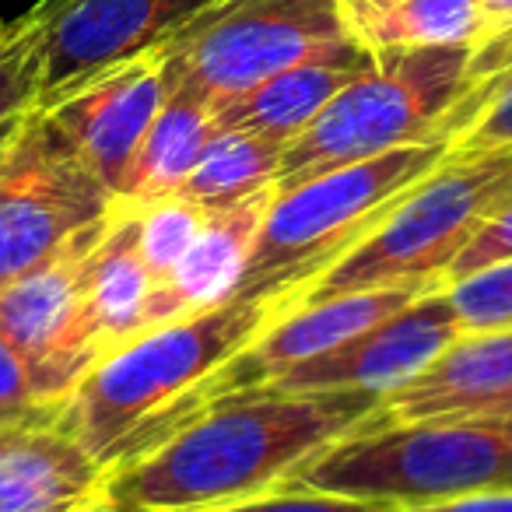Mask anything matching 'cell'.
I'll use <instances>...</instances> for the list:
<instances>
[{"mask_svg":"<svg viewBox=\"0 0 512 512\" xmlns=\"http://www.w3.org/2000/svg\"><path fill=\"white\" fill-rule=\"evenodd\" d=\"M383 414L372 393H242L102 477V512H225Z\"/></svg>","mask_w":512,"mask_h":512,"instance_id":"cell-1","label":"cell"},{"mask_svg":"<svg viewBox=\"0 0 512 512\" xmlns=\"http://www.w3.org/2000/svg\"><path fill=\"white\" fill-rule=\"evenodd\" d=\"M288 309L285 299H228L120 344L64 400L60 425L106 474L137 460L193 421L214 372Z\"/></svg>","mask_w":512,"mask_h":512,"instance_id":"cell-2","label":"cell"},{"mask_svg":"<svg viewBox=\"0 0 512 512\" xmlns=\"http://www.w3.org/2000/svg\"><path fill=\"white\" fill-rule=\"evenodd\" d=\"M449 144L453 141L407 144L278 190L235 299H285L295 309V299L449 155Z\"/></svg>","mask_w":512,"mask_h":512,"instance_id":"cell-3","label":"cell"},{"mask_svg":"<svg viewBox=\"0 0 512 512\" xmlns=\"http://www.w3.org/2000/svg\"><path fill=\"white\" fill-rule=\"evenodd\" d=\"M512 197V148L453 151L393 204L295 306L400 285H446V271L477 228Z\"/></svg>","mask_w":512,"mask_h":512,"instance_id":"cell-4","label":"cell"},{"mask_svg":"<svg viewBox=\"0 0 512 512\" xmlns=\"http://www.w3.org/2000/svg\"><path fill=\"white\" fill-rule=\"evenodd\" d=\"M285 484L376 498L400 509L512 491V435L481 418L383 425V414L302 463Z\"/></svg>","mask_w":512,"mask_h":512,"instance_id":"cell-5","label":"cell"},{"mask_svg":"<svg viewBox=\"0 0 512 512\" xmlns=\"http://www.w3.org/2000/svg\"><path fill=\"white\" fill-rule=\"evenodd\" d=\"M474 46L379 50L355 81L281 155L278 190L425 141H449L446 120L467 95Z\"/></svg>","mask_w":512,"mask_h":512,"instance_id":"cell-6","label":"cell"},{"mask_svg":"<svg viewBox=\"0 0 512 512\" xmlns=\"http://www.w3.org/2000/svg\"><path fill=\"white\" fill-rule=\"evenodd\" d=\"M355 39L341 0H218L155 53L165 92L214 106Z\"/></svg>","mask_w":512,"mask_h":512,"instance_id":"cell-7","label":"cell"},{"mask_svg":"<svg viewBox=\"0 0 512 512\" xmlns=\"http://www.w3.org/2000/svg\"><path fill=\"white\" fill-rule=\"evenodd\" d=\"M113 204L50 116L32 109L0 155V288L81 239Z\"/></svg>","mask_w":512,"mask_h":512,"instance_id":"cell-8","label":"cell"},{"mask_svg":"<svg viewBox=\"0 0 512 512\" xmlns=\"http://www.w3.org/2000/svg\"><path fill=\"white\" fill-rule=\"evenodd\" d=\"M109 221L113 214L36 271L0 288V337L22 355L36 393L53 407L64 404L102 362L85 309V260Z\"/></svg>","mask_w":512,"mask_h":512,"instance_id":"cell-9","label":"cell"},{"mask_svg":"<svg viewBox=\"0 0 512 512\" xmlns=\"http://www.w3.org/2000/svg\"><path fill=\"white\" fill-rule=\"evenodd\" d=\"M218 0H39L25 15L43 53L36 109L144 53Z\"/></svg>","mask_w":512,"mask_h":512,"instance_id":"cell-10","label":"cell"},{"mask_svg":"<svg viewBox=\"0 0 512 512\" xmlns=\"http://www.w3.org/2000/svg\"><path fill=\"white\" fill-rule=\"evenodd\" d=\"M460 320L446 299V285H435L407 302L390 320L344 341L341 348L285 372L267 383V397L281 393H372L390 397L407 386L425 365H432L460 337Z\"/></svg>","mask_w":512,"mask_h":512,"instance_id":"cell-11","label":"cell"},{"mask_svg":"<svg viewBox=\"0 0 512 512\" xmlns=\"http://www.w3.org/2000/svg\"><path fill=\"white\" fill-rule=\"evenodd\" d=\"M428 288L435 285L376 288V292H351V295H337V299L288 309L264 334L253 337L232 362L214 372V379L197 397V414L207 411L211 404H218V400L264 390L267 383L281 379L285 372L299 369V365L341 348L351 337L365 334L376 323L390 320L393 313H400L407 302H414Z\"/></svg>","mask_w":512,"mask_h":512,"instance_id":"cell-12","label":"cell"},{"mask_svg":"<svg viewBox=\"0 0 512 512\" xmlns=\"http://www.w3.org/2000/svg\"><path fill=\"white\" fill-rule=\"evenodd\" d=\"M165 95L169 92H165L162 60L151 50L120 67H109L106 74L85 81L43 113L71 144L81 165L116 200L144 134L165 106Z\"/></svg>","mask_w":512,"mask_h":512,"instance_id":"cell-13","label":"cell"},{"mask_svg":"<svg viewBox=\"0 0 512 512\" xmlns=\"http://www.w3.org/2000/svg\"><path fill=\"white\" fill-rule=\"evenodd\" d=\"M512 400V330L460 334L432 365L383 400V425L477 418Z\"/></svg>","mask_w":512,"mask_h":512,"instance_id":"cell-14","label":"cell"},{"mask_svg":"<svg viewBox=\"0 0 512 512\" xmlns=\"http://www.w3.org/2000/svg\"><path fill=\"white\" fill-rule=\"evenodd\" d=\"M85 309L102 358L120 344L172 323L169 299L137 246V211L113 207V221L85 260Z\"/></svg>","mask_w":512,"mask_h":512,"instance_id":"cell-15","label":"cell"},{"mask_svg":"<svg viewBox=\"0 0 512 512\" xmlns=\"http://www.w3.org/2000/svg\"><path fill=\"white\" fill-rule=\"evenodd\" d=\"M102 477L99 460L60 421L0 432V512H88Z\"/></svg>","mask_w":512,"mask_h":512,"instance_id":"cell-16","label":"cell"},{"mask_svg":"<svg viewBox=\"0 0 512 512\" xmlns=\"http://www.w3.org/2000/svg\"><path fill=\"white\" fill-rule=\"evenodd\" d=\"M369 64L372 50H365L355 39L348 46L302 60V64L260 81L249 92L214 102V123L221 130H249V134H260L288 148L327 109V102Z\"/></svg>","mask_w":512,"mask_h":512,"instance_id":"cell-17","label":"cell"},{"mask_svg":"<svg viewBox=\"0 0 512 512\" xmlns=\"http://www.w3.org/2000/svg\"><path fill=\"white\" fill-rule=\"evenodd\" d=\"M274 193H278V186L239 200V204L207 211L193 246L186 249V256L162 285L176 320L235 299Z\"/></svg>","mask_w":512,"mask_h":512,"instance_id":"cell-18","label":"cell"},{"mask_svg":"<svg viewBox=\"0 0 512 512\" xmlns=\"http://www.w3.org/2000/svg\"><path fill=\"white\" fill-rule=\"evenodd\" d=\"M214 130L218 123H214L211 102L183 92L165 95V106L158 109L155 123L148 127L134 162H130L127 179L116 193V207L141 211L158 200L179 197L186 176L193 172Z\"/></svg>","mask_w":512,"mask_h":512,"instance_id":"cell-19","label":"cell"},{"mask_svg":"<svg viewBox=\"0 0 512 512\" xmlns=\"http://www.w3.org/2000/svg\"><path fill=\"white\" fill-rule=\"evenodd\" d=\"M344 11L358 43L372 53L477 46L491 32L477 0H362Z\"/></svg>","mask_w":512,"mask_h":512,"instance_id":"cell-20","label":"cell"},{"mask_svg":"<svg viewBox=\"0 0 512 512\" xmlns=\"http://www.w3.org/2000/svg\"><path fill=\"white\" fill-rule=\"evenodd\" d=\"M281 155H285V148L267 141V137L218 127L200 151L193 172L186 176L179 197L197 204L200 211L239 204V200L278 186Z\"/></svg>","mask_w":512,"mask_h":512,"instance_id":"cell-21","label":"cell"},{"mask_svg":"<svg viewBox=\"0 0 512 512\" xmlns=\"http://www.w3.org/2000/svg\"><path fill=\"white\" fill-rule=\"evenodd\" d=\"M207 211H200L197 204H190L186 197H169L148 204L137 211V246L148 271L158 281H169V274L176 271V264L186 256V249L193 246L200 225H204Z\"/></svg>","mask_w":512,"mask_h":512,"instance_id":"cell-22","label":"cell"},{"mask_svg":"<svg viewBox=\"0 0 512 512\" xmlns=\"http://www.w3.org/2000/svg\"><path fill=\"white\" fill-rule=\"evenodd\" d=\"M453 151L512 148V74L484 88H470L446 120Z\"/></svg>","mask_w":512,"mask_h":512,"instance_id":"cell-23","label":"cell"},{"mask_svg":"<svg viewBox=\"0 0 512 512\" xmlns=\"http://www.w3.org/2000/svg\"><path fill=\"white\" fill-rule=\"evenodd\" d=\"M446 299L463 334L512 330V260L488 264L467 278L446 281Z\"/></svg>","mask_w":512,"mask_h":512,"instance_id":"cell-24","label":"cell"},{"mask_svg":"<svg viewBox=\"0 0 512 512\" xmlns=\"http://www.w3.org/2000/svg\"><path fill=\"white\" fill-rule=\"evenodd\" d=\"M39 81H43V53L32 25H8V36L0 39V120L29 113L39 102Z\"/></svg>","mask_w":512,"mask_h":512,"instance_id":"cell-25","label":"cell"},{"mask_svg":"<svg viewBox=\"0 0 512 512\" xmlns=\"http://www.w3.org/2000/svg\"><path fill=\"white\" fill-rule=\"evenodd\" d=\"M60 411H64V404L53 407L39 397L22 355L0 337V432L60 421Z\"/></svg>","mask_w":512,"mask_h":512,"instance_id":"cell-26","label":"cell"},{"mask_svg":"<svg viewBox=\"0 0 512 512\" xmlns=\"http://www.w3.org/2000/svg\"><path fill=\"white\" fill-rule=\"evenodd\" d=\"M225 512H407L393 502H376V498L337 495V491L302 488V484H281L274 491L239 502Z\"/></svg>","mask_w":512,"mask_h":512,"instance_id":"cell-27","label":"cell"},{"mask_svg":"<svg viewBox=\"0 0 512 512\" xmlns=\"http://www.w3.org/2000/svg\"><path fill=\"white\" fill-rule=\"evenodd\" d=\"M502 260H512V197L477 228V235L467 242V249L456 256L453 267L446 271V281L467 278V274L481 271L488 264H502Z\"/></svg>","mask_w":512,"mask_h":512,"instance_id":"cell-28","label":"cell"},{"mask_svg":"<svg viewBox=\"0 0 512 512\" xmlns=\"http://www.w3.org/2000/svg\"><path fill=\"white\" fill-rule=\"evenodd\" d=\"M512 74V22L505 29L491 32L488 39L470 50V64H467V85L470 88H484L491 81ZM467 88V92H470Z\"/></svg>","mask_w":512,"mask_h":512,"instance_id":"cell-29","label":"cell"},{"mask_svg":"<svg viewBox=\"0 0 512 512\" xmlns=\"http://www.w3.org/2000/svg\"><path fill=\"white\" fill-rule=\"evenodd\" d=\"M411 512H512V491H488V495H467L453 502L425 505Z\"/></svg>","mask_w":512,"mask_h":512,"instance_id":"cell-30","label":"cell"},{"mask_svg":"<svg viewBox=\"0 0 512 512\" xmlns=\"http://www.w3.org/2000/svg\"><path fill=\"white\" fill-rule=\"evenodd\" d=\"M477 4H481L484 18H488L491 32L505 29V25L512 22V0H477ZM491 32H488V36H491Z\"/></svg>","mask_w":512,"mask_h":512,"instance_id":"cell-31","label":"cell"},{"mask_svg":"<svg viewBox=\"0 0 512 512\" xmlns=\"http://www.w3.org/2000/svg\"><path fill=\"white\" fill-rule=\"evenodd\" d=\"M32 113V109H29ZM29 113H18V116H8V120H0V155L11 148V141L18 137V130H22V123H25V116Z\"/></svg>","mask_w":512,"mask_h":512,"instance_id":"cell-32","label":"cell"},{"mask_svg":"<svg viewBox=\"0 0 512 512\" xmlns=\"http://www.w3.org/2000/svg\"><path fill=\"white\" fill-rule=\"evenodd\" d=\"M477 418L488 421V425H495V428H502L505 435H512V400L502 407H495V411H488V414H477Z\"/></svg>","mask_w":512,"mask_h":512,"instance_id":"cell-33","label":"cell"},{"mask_svg":"<svg viewBox=\"0 0 512 512\" xmlns=\"http://www.w3.org/2000/svg\"><path fill=\"white\" fill-rule=\"evenodd\" d=\"M341 4H344V8H351V4H362V0H341Z\"/></svg>","mask_w":512,"mask_h":512,"instance_id":"cell-34","label":"cell"},{"mask_svg":"<svg viewBox=\"0 0 512 512\" xmlns=\"http://www.w3.org/2000/svg\"><path fill=\"white\" fill-rule=\"evenodd\" d=\"M4 36H8V25H4V22H0V39H4Z\"/></svg>","mask_w":512,"mask_h":512,"instance_id":"cell-35","label":"cell"},{"mask_svg":"<svg viewBox=\"0 0 512 512\" xmlns=\"http://www.w3.org/2000/svg\"><path fill=\"white\" fill-rule=\"evenodd\" d=\"M88 512H102V509H95V505H92V509H88Z\"/></svg>","mask_w":512,"mask_h":512,"instance_id":"cell-36","label":"cell"}]
</instances>
